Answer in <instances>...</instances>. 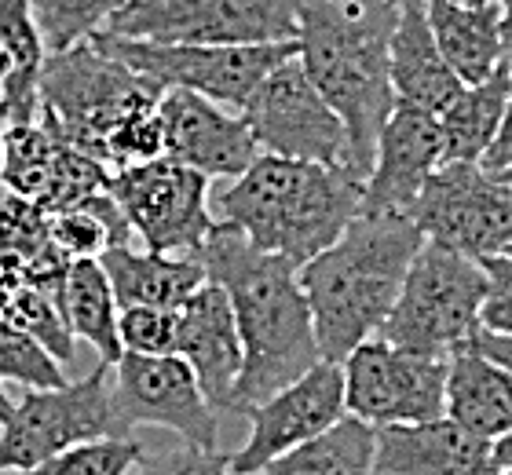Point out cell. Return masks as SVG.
Masks as SVG:
<instances>
[{"instance_id": "6da1fadb", "label": "cell", "mask_w": 512, "mask_h": 475, "mask_svg": "<svg viewBox=\"0 0 512 475\" xmlns=\"http://www.w3.org/2000/svg\"><path fill=\"white\" fill-rule=\"evenodd\" d=\"M198 260L205 275L224 285L242 337V373L231 413H246L282 384L297 380L322 359L300 267L282 253H264L231 223L216 220Z\"/></svg>"}, {"instance_id": "7a4b0ae2", "label": "cell", "mask_w": 512, "mask_h": 475, "mask_svg": "<svg viewBox=\"0 0 512 475\" xmlns=\"http://www.w3.org/2000/svg\"><path fill=\"white\" fill-rule=\"evenodd\" d=\"M399 0H293L297 59L348 132L352 172L366 180L377 136L395 110L388 37Z\"/></svg>"}, {"instance_id": "3957f363", "label": "cell", "mask_w": 512, "mask_h": 475, "mask_svg": "<svg viewBox=\"0 0 512 475\" xmlns=\"http://www.w3.org/2000/svg\"><path fill=\"white\" fill-rule=\"evenodd\" d=\"M421 242L425 234L406 212L359 209L330 249L300 264L322 359L341 362L355 344L377 337Z\"/></svg>"}, {"instance_id": "277c9868", "label": "cell", "mask_w": 512, "mask_h": 475, "mask_svg": "<svg viewBox=\"0 0 512 475\" xmlns=\"http://www.w3.org/2000/svg\"><path fill=\"white\" fill-rule=\"evenodd\" d=\"M220 220L238 227L264 253L293 264L330 249L363 209V180L337 165L256 154L242 176L216 198Z\"/></svg>"}, {"instance_id": "5b68a950", "label": "cell", "mask_w": 512, "mask_h": 475, "mask_svg": "<svg viewBox=\"0 0 512 475\" xmlns=\"http://www.w3.org/2000/svg\"><path fill=\"white\" fill-rule=\"evenodd\" d=\"M161 92L158 81L107 55L92 37L48 52L41 66V114L96 161L110 132L128 114L158 106Z\"/></svg>"}, {"instance_id": "8992f818", "label": "cell", "mask_w": 512, "mask_h": 475, "mask_svg": "<svg viewBox=\"0 0 512 475\" xmlns=\"http://www.w3.org/2000/svg\"><path fill=\"white\" fill-rule=\"evenodd\" d=\"M483 289L487 278L480 260L425 238L406 267L403 289L377 337L399 348L450 359L458 348H469L480 329Z\"/></svg>"}, {"instance_id": "52a82bcc", "label": "cell", "mask_w": 512, "mask_h": 475, "mask_svg": "<svg viewBox=\"0 0 512 475\" xmlns=\"http://www.w3.org/2000/svg\"><path fill=\"white\" fill-rule=\"evenodd\" d=\"M110 373L114 366L99 362L81 380L26 388V395L11 402V413L0 421V475L37 465L74 443L132 432L114 402Z\"/></svg>"}, {"instance_id": "ba28073f", "label": "cell", "mask_w": 512, "mask_h": 475, "mask_svg": "<svg viewBox=\"0 0 512 475\" xmlns=\"http://www.w3.org/2000/svg\"><path fill=\"white\" fill-rule=\"evenodd\" d=\"M92 41L107 55L132 66L136 74L158 81L161 88H191L231 110H242L267 70H275L282 59L297 52V37L267 44H158L99 30L92 33Z\"/></svg>"}, {"instance_id": "9c48e42d", "label": "cell", "mask_w": 512, "mask_h": 475, "mask_svg": "<svg viewBox=\"0 0 512 475\" xmlns=\"http://www.w3.org/2000/svg\"><path fill=\"white\" fill-rule=\"evenodd\" d=\"M242 117L260 154L337 165L352 172L344 121L333 114V106L322 99L319 88L311 85L297 52L282 59L275 70H267L264 81L242 103Z\"/></svg>"}, {"instance_id": "30bf717a", "label": "cell", "mask_w": 512, "mask_h": 475, "mask_svg": "<svg viewBox=\"0 0 512 475\" xmlns=\"http://www.w3.org/2000/svg\"><path fill=\"white\" fill-rule=\"evenodd\" d=\"M107 190L125 212L128 227L154 253L198 256L205 234L213 231L209 176L172 158H150L114 169Z\"/></svg>"}, {"instance_id": "8fae6325", "label": "cell", "mask_w": 512, "mask_h": 475, "mask_svg": "<svg viewBox=\"0 0 512 475\" xmlns=\"http://www.w3.org/2000/svg\"><path fill=\"white\" fill-rule=\"evenodd\" d=\"M406 216L428 242L483 260L512 245V183L483 172L476 161H443Z\"/></svg>"}, {"instance_id": "7c38bea8", "label": "cell", "mask_w": 512, "mask_h": 475, "mask_svg": "<svg viewBox=\"0 0 512 475\" xmlns=\"http://www.w3.org/2000/svg\"><path fill=\"white\" fill-rule=\"evenodd\" d=\"M344 410L366 424H417L443 417L447 359L425 355L384 337L355 344L341 359Z\"/></svg>"}, {"instance_id": "4fadbf2b", "label": "cell", "mask_w": 512, "mask_h": 475, "mask_svg": "<svg viewBox=\"0 0 512 475\" xmlns=\"http://www.w3.org/2000/svg\"><path fill=\"white\" fill-rule=\"evenodd\" d=\"M110 33L158 44H267L293 41V0H128Z\"/></svg>"}, {"instance_id": "5bb4252c", "label": "cell", "mask_w": 512, "mask_h": 475, "mask_svg": "<svg viewBox=\"0 0 512 475\" xmlns=\"http://www.w3.org/2000/svg\"><path fill=\"white\" fill-rule=\"evenodd\" d=\"M114 402H118L125 424H158L176 432L187 446L216 450V410L205 399L202 384L187 362L169 355H136L121 351L114 362Z\"/></svg>"}, {"instance_id": "9a60e30c", "label": "cell", "mask_w": 512, "mask_h": 475, "mask_svg": "<svg viewBox=\"0 0 512 475\" xmlns=\"http://www.w3.org/2000/svg\"><path fill=\"white\" fill-rule=\"evenodd\" d=\"M344 373L341 362L319 359L308 373L282 384L267 399L253 402L242 417H249V439L227 454L231 472L249 475L271 457L286 454L311 435L326 432L344 417Z\"/></svg>"}, {"instance_id": "2e32d148", "label": "cell", "mask_w": 512, "mask_h": 475, "mask_svg": "<svg viewBox=\"0 0 512 475\" xmlns=\"http://www.w3.org/2000/svg\"><path fill=\"white\" fill-rule=\"evenodd\" d=\"M165 158L198 169L209 180H235L260 154L242 110L213 103L191 88H165L158 99Z\"/></svg>"}, {"instance_id": "e0dca14e", "label": "cell", "mask_w": 512, "mask_h": 475, "mask_svg": "<svg viewBox=\"0 0 512 475\" xmlns=\"http://www.w3.org/2000/svg\"><path fill=\"white\" fill-rule=\"evenodd\" d=\"M439 165L443 139L436 114L395 103L377 136L374 165L363 180V212H406Z\"/></svg>"}, {"instance_id": "ac0fdd59", "label": "cell", "mask_w": 512, "mask_h": 475, "mask_svg": "<svg viewBox=\"0 0 512 475\" xmlns=\"http://www.w3.org/2000/svg\"><path fill=\"white\" fill-rule=\"evenodd\" d=\"M176 355L194 370L213 410L235 406V384L242 373V337L224 285L205 278L180 307H176Z\"/></svg>"}, {"instance_id": "d6986e66", "label": "cell", "mask_w": 512, "mask_h": 475, "mask_svg": "<svg viewBox=\"0 0 512 475\" xmlns=\"http://www.w3.org/2000/svg\"><path fill=\"white\" fill-rule=\"evenodd\" d=\"M491 443L443 417L417 424H377L370 475H487Z\"/></svg>"}, {"instance_id": "ffe728a7", "label": "cell", "mask_w": 512, "mask_h": 475, "mask_svg": "<svg viewBox=\"0 0 512 475\" xmlns=\"http://www.w3.org/2000/svg\"><path fill=\"white\" fill-rule=\"evenodd\" d=\"M388 77H392L395 103L417 106L428 114H443L450 99L465 88L436 48L425 0H399L392 37H388Z\"/></svg>"}, {"instance_id": "44dd1931", "label": "cell", "mask_w": 512, "mask_h": 475, "mask_svg": "<svg viewBox=\"0 0 512 475\" xmlns=\"http://www.w3.org/2000/svg\"><path fill=\"white\" fill-rule=\"evenodd\" d=\"M425 15L436 48L461 85H476L502 66L505 41L498 0H425Z\"/></svg>"}, {"instance_id": "7402d4cb", "label": "cell", "mask_w": 512, "mask_h": 475, "mask_svg": "<svg viewBox=\"0 0 512 475\" xmlns=\"http://www.w3.org/2000/svg\"><path fill=\"white\" fill-rule=\"evenodd\" d=\"M443 413L487 443L502 439L512 428V373L472 344L458 348L447 359Z\"/></svg>"}, {"instance_id": "603a6c76", "label": "cell", "mask_w": 512, "mask_h": 475, "mask_svg": "<svg viewBox=\"0 0 512 475\" xmlns=\"http://www.w3.org/2000/svg\"><path fill=\"white\" fill-rule=\"evenodd\" d=\"M99 264L107 271L121 307L128 304L180 307L209 278L198 256H172V253H154V249L136 253L128 242L103 249Z\"/></svg>"}, {"instance_id": "cb8c5ba5", "label": "cell", "mask_w": 512, "mask_h": 475, "mask_svg": "<svg viewBox=\"0 0 512 475\" xmlns=\"http://www.w3.org/2000/svg\"><path fill=\"white\" fill-rule=\"evenodd\" d=\"M70 260L52 238V216L44 205L4 194L0 198V271L15 282L59 289Z\"/></svg>"}, {"instance_id": "d4e9b609", "label": "cell", "mask_w": 512, "mask_h": 475, "mask_svg": "<svg viewBox=\"0 0 512 475\" xmlns=\"http://www.w3.org/2000/svg\"><path fill=\"white\" fill-rule=\"evenodd\" d=\"M59 300H63V315L70 322V333L88 340L96 348L99 362L114 366L121 359V351H125L118 337L121 304L96 256L70 260V267H66L63 275V289H59Z\"/></svg>"}, {"instance_id": "484cf974", "label": "cell", "mask_w": 512, "mask_h": 475, "mask_svg": "<svg viewBox=\"0 0 512 475\" xmlns=\"http://www.w3.org/2000/svg\"><path fill=\"white\" fill-rule=\"evenodd\" d=\"M509 99L512 92L509 77H505V63L491 77L461 88L447 103V110L436 114L439 139H443V161H476L480 165L483 150L491 147Z\"/></svg>"}, {"instance_id": "4316f807", "label": "cell", "mask_w": 512, "mask_h": 475, "mask_svg": "<svg viewBox=\"0 0 512 475\" xmlns=\"http://www.w3.org/2000/svg\"><path fill=\"white\" fill-rule=\"evenodd\" d=\"M370 465H374V424L344 413L326 432L271 457L249 475H370Z\"/></svg>"}, {"instance_id": "83f0119b", "label": "cell", "mask_w": 512, "mask_h": 475, "mask_svg": "<svg viewBox=\"0 0 512 475\" xmlns=\"http://www.w3.org/2000/svg\"><path fill=\"white\" fill-rule=\"evenodd\" d=\"M48 216H52V238L66 260H85V256L99 260L103 249L128 242V234H132L125 212L107 187L81 198L77 205L48 212Z\"/></svg>"}, {"instance_id": "f1b7e54d", "label": "cell", "mask_w": 512, "mask_h": 475, "mask_svg": "<svg viewBox=\"0 0 512 475\" xmlns=\"http://www.w3.org/2000/svg\"><path fill=\"white\" fill-rule=\"evenodd\" d=\"M52 169L55 132L41 114H37V121L4 125V172H0V183L11 194H22V198L41 205L44 190L52 183Z\"/></svg>"}, {"instance_id": "f546056e", "label": "cell", "mask_w": 512, "mask_h": 475, "mask_svg": "<svg viewBox=\"0 0 512 475\" xmlns=\"http://www.w3.org/2000/svg\"><path fill=\"white\" fill-rule=\"evenodd\" d=\"M59 289H63V285H59ZM59 289H44V285L15 282V278H11L0 318L11 322L15 329H22V333H30L33 340H41L44 348L66 366V362H74L77 337L70 333V322H66V315H63Z\"/></svg>"}, {"instance_id": "4dcf8cb0", "label": "cell", "mask_w": 512, "mask_h": 475, "mask_svg": "<svg viewBox=\"0 0 512 475\" xmlns=\"http://www.w3.org/2000/svg\"><path fill=\"white\" fill-rule=\"evenodd\" d=\"M125 4L128 0H30V15L41 33L44 52H63L70 44L107 30V22Z\"/></svg>"}, {"instance_id": "1f68e13d", "label": "cell", "mask_w": 512, "mask_h": 475, "mask_svg": "<svg viewBox=\"0 0 512 475\" xmlns=\"http://www.w3.org/2000/svg\"><path fill=\"white\" fill-rule=\"evenodd\" d=\"M143 454H147L143 443L132 435H103V439L66 446L59 454L8 475H128Z\"/></svg>"}, {"instance_id": "d6a6232c", "label": "cell", "mask_w": 512, "mask_h": 475, "mask_svg": "<svg viewBox=\"0 0 512 475\" xmlns=\"http://www.w3.org/2000/svg\"><path fill=\"white\" fill-rule=\"evenodd\" d=\"M0 380L22 384V388H55L63 384V362L44 348L41 340L15 329L0 318Z\"/></svg>"}, {"instance_id": "836d02e7", "label": "cell", "mask_w": 512, "mask_h": 475, "mask_svg": "<svg viewBox=\"0 0 512 475\" xmlns=\"http://www.w3.org/2000/svg\"><path fill=\"white\" fill-rule=\"evenodd\" d=\"M161 154H165V136H161L158 106L128 114L107 136V143H103V165L110 172L125 169V165H139V161L161 158Z\"/></svg>"}, {"instance_id": "e575fe53", "label": "cell", "mask_w": 512, "mask_h": 475, "mask_svg": "<svg viewBox=\"0 0 512 475\" xmlns=\"http://www.w3.org/2000/svg\"><path fill=\"white\" fill-rule=\"evenodd\" d=\"M176 307L154 304H128L118 311V337L121 348L136 355H169L176 348Z\"/></svg>"}, {"instance_id": "d590c367", "label": "cell", "mask_w": 512, "mask_h": 475, "mask_svg": "<svg viewBox=\"0 0 512 475\" xmlns=\"http://www.w3.org/2000/svg\"><path fill=\"white\" fill-rule=\"evenodd\" d=\"M480 264H483V278H487L480 326L491 329V333L512 337V256L494 253V256H483Z\"/></svg>"}, {"instance_id": "8d00e7d4", "label": "cell", "mask_w": 512, "mask_h": 475, "mask_svg": "<svg viewBox=\"0 0 512 475\" xmlns=\"http://www.w3.org/2000/svg\"><path fill=\"white\" fill-rule=\"evenodd\" d=\"M128 475H235L227 454L216 450H198V446H176V450H161L154 457H139V465Z\"/></svg>"}, {"instance_id": "74e56055", "label": "cell", "mask_w": 512, "mask_h": 475, "mask_svg": "<svg viewBox=\"0 0 512 475\" xmlns=\"http://www.w3.org/2000/svg\"><path fill=\"white\" fill-rule=\"evenodd\" d=\"M480 169L491 172V176H505V172H512V99H509V106H505L502 121H498V132H494L491 147L483 150Z\"/></svg>"}, {"instance_id": "f35d334b", "label": "cell", "mask_w": 512, "mask_h": 475, "mask_svg": "<svg viewBox=\"0 0 512 475\" xmlns=\"http://www.w3.org/2000/svg\"><path fill=\"white\" fill-rule=\"evenodd\" d=\"M472 348L483 351L487 359H494L498 366H505V370L512 373V337H505V333H491V329H476V337H472Z\"/></svg>"}, {"instance_id": "ab89813d", "label": "cell", "mask_w": 512, "mask_h": 475, "mask_svg": "<svg viewBox=\"0 0 512 475\" xmlns=\"http://www.w3.org/2000/svg\"><path fill=\"white\" fill-rule=\"evenodd\" d=\"M491 457H494V468L512 465V428L502 435V439H494L491 443Z\"/></svg>"}, {"instance_id": "60d3db41", "label": "cell", "mask_w": 512, "mask_h": 475, "mask_svg": "<svg viewBox=\"0 0 512 475\" xmlns=\"http://www.w3.org/2000/svg\"><path fill=\"white\" fill-rule=\"evenodd\" d=\"M498 19H502L505 52H509V48H512V0H498Z\"/></svg>"}, {"instance_id": "b9f144b4", "label": "cell", "mask_w": 512, "mask_h": 475, "mask_svg": "<svg viewBox=\"0 0 512 475\" xmlns=\"http://www.w3.org/2000/svg\"><path fill=\"white\" fill-rule=\"evenodd\" d=\"M8 81H11V55H8V48L0 44V99H4V88H8ZM0 110H4V103H0ZM8 117V114H4Z\"/></svg>"}, {"instance_id": "7bdbcfd3", "label": "cell", "mask_w": 512, "mask_h": 475, "mask_svg": "<svg viewBox=\"0 0 512 475\" xmlns=\"http://www.w3.org/2000/svg\"><path fill=\"white\" fill-rule=\"evenodd\" d=\"M8 413H11V399L4 395V384H0V421H4Z\"/></svg>"}, {"instance_id": "ee69618b", "label": "cell", "mask_w": 512, "mask_h": 475, "mask_svg": "<svg viewBox=\"0 0 512 475\" xmlns=\"http://www.w3.org/2000/svg\"><path fill=\"white\" fill-rule=\"evenodd\" d=\"M8 285H11V278L0 271V311H4V296H8Z\"/></svg>"}, {"instance_id": "f6af8a7d", "label": "cell", "mask_w": 512, "mask_h": 475, "mask_svg": "<svg viewBox=\"0 0 512 475\" xmlns=\"http://www.w3.org/2000/svg\"><path fill=\"white\" fill-rule=\"evenodd\" d=\"M502 63H505V77H509V92H512V48H509V52H505Z\"/></svg>"}, {"instance_id": "bcb514c9", "label": "cell", "mask_w": 512, "mask_h": 475, "mask_svg": "<svg viewBox=\"0 0 512 475\" xmlns=\"http://www.w3.org/2000/svg\"><path fill=\"white\" fill-rule=\"evenodd\" d=\"M0 172H4V125H0Z\"/></svg>"}, {"instance_id": "7dc6e473", "label": "cell", "mask_w": 512, "mask_h": 475, "mask_svg": "<svg viewBox=\"0 0 512 475\" xmlns=\"http://www.w3.org/2000/svg\"><path fill=\"white\" fill-rule=\"evenodd\" d=\"M487 475H512V465H505V468H491Z\"/></svg>"}, {"instance_id": "c3c4849f", "label": "cell", "mask_w": 512, "mask_h": 475, "mask_svg": "<svg viewBox=\"0 0 512 475\" xmlns=\"http://www.w3.org/2000/svg\"><path fill=\"white\" fill-rule=\"evenodd\" d=\"M502 180H509V183H512V172H505V176H502Z\"/></svg>"}, {"instance_id": "681fc988", "label": "cell", "mask_w": 512, "mask_h": 475, "mask_svg": "<svg viewBox=\"0 0 512 475\" xmlns=\"http://www.w3.org/2000/svg\"><path fill=\"white\" fill-rule=\"evenodd\" d=\"M505 253H509V256H512V245H509V249H505Z\"/></svg>"}]
</instances>
